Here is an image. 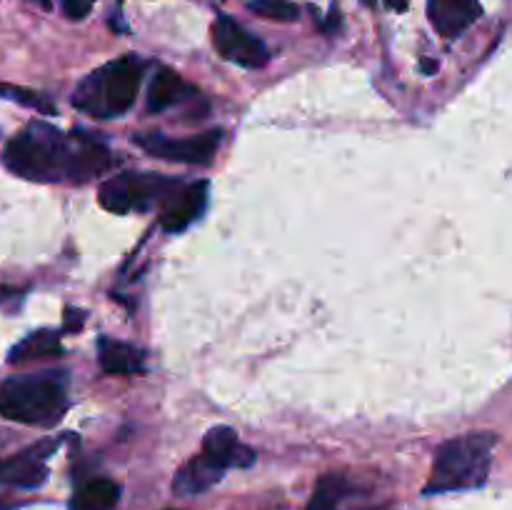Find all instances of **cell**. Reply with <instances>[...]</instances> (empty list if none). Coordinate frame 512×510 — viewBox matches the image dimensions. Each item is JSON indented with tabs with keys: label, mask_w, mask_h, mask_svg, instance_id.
Here are the masks:
<instances>
[{
	"label": "cell",
	"mask_w": 512,
	"mask_h": 510,
	"mask_svg": "<svg viewBox=\"0 0 512 510\" xmlns=\"http://www.w3.org/2000/svg\"><path fill=\"white\" fill-rule=\"evenodd\" d=\"M98 358L103 373L110 375H138L145 370L143 350L130 343H120V340L100 338Z\"/></svg>",
	"instance_id": "cell-12"
},
{
	"label": "cell",
	"mask_w": 512,
	"mask_h": 510,
	"mask_svg": "<svg viewBox=\"0 0 512 510\" xmlns=\"http://www.w3.org/2000/svg\"><path fill=\"white\" fill-rule=\"evenodd\" d=\"M145 63L135 55H123L110 60L103 68L85 75L83 83L75 88L73 103L93 118H118L133 108L143 83Z\"/></svg>",
	"instance_id": "cell-4"
},
{
	"label": "cell",
	"mask_w": 512,
	"mask_h": 510,
	"mask_svg": "<svg viewBox=\"0 0 512 510\" xmlns=\"http://www.w3.org/2000/svg\"><path fill=\"white\" fill-rule=\"evenodd\" d=\"M183 185L175 178L160 173H120L105 180L98 190V200L110 213H133L150 210L155 205H168Z\"/></svg>",
	"instance_id": "cell-5"
},
{
	"label": "cell",
	"mask_w": 512,
	"mask_h": 510,
	"mask_svg": "<svg viewBox=\"0 0 512 510\" xmlns=\"http://www.w3.org/2000/svg\"><path fill=\"white\" fill-rule=\"evenodd\" d=\"M0 98L13 100V103L25 105V108H33L43 115H55V105L45 98L43 93L30 88H20V85H10V83H0Z\"/></svg>",
	"instance_id": "cell-18"
},
{
	"label": "cell",
	"mask_w": 512,
	"mask_h": 510,
	"mask_svg": "<svg viewBox=\"0 0 512 510\" xmlns=\"http://www.w3.org/2000/svg\"><path fill=\"white\" fill-rule=\"evenodd\" d=\"M83 315L85 313H80V310H68V315H65V328L68 330L80 328V325H83Z\"/></svg>",
	"instance_id": "cell-22"
},
{
	"label": "cell",
	"mask_w": 512,
	"mask_h": 510,
	"mask_svg": "<svg viewBox=\"0 0 512 510\" xmlns=\"http://www.w3.org/2000/svg\"><path fill=\"white\" fill-rule=\"evenodd\" d=\"M420 68H423L425 75H435V70H438V63H435V60H430V58H423V60H420Z\"/></svg>",
	"instance_id": "cell-24"
},
{
	"label": "cell",
	"mask_w": 512,
	"mask_h": 510,
	"mask_svg": "<svg viewBox=\"0 0 512 510\" xmlns=\"http://www.w3.org/2000/svg\"><path fill=\"white\" fill-rule=\"evenodd\" d=\"M10 173L35 183H88L110 168V150L93 133L65 135L48 123H30L3 150Z\"/></svg>",
	"instance_id": "cell-1"
},
{
	"label": "cell",
	"mask_w": 512,
	"mask_h": 510,
	"mask_svg": "<svg viewBox=\"0 0 512 510\" xmlns=\"http://www.w3.org/2000/svg\"><path fill=\"white\" fill-rule=\"evenodd\" d=\"M33 3H38V5H40V8L50 10V0H33Z\"/></svg>",
	"instance_id": "cell-25"
},
{
	"label": "cell",
	"mask_w": 512,
	"mask_h": 510,
	"mask_svg": "<svg viewBox=\"0 0 512 510\" xmlns=\"http://www.w3.org/2000/svg\"><path fill=\"white\" fill-rule=\"evenodd\" d=\"M135 145L143 148L153 158L173 160V163L188 165H208L218 150L223 133L220 130H208V133L190 135V138H168L163 133H138Z\"/></svg>",
	"instance_id": "cell-6"
},
{
	"label": "cell",
	"mask_w": 512,
	"mask_h": 510,
	"mask_svg": "<svg viewBox=\"0 0 512 510\" xmlns=\"http://www.w3.org/2000/svg\"><path fill=\"white\" fill-rule=\"evenodd\" d=\"M498 445L495 433H468L448 440L438 448L425 495L473 490L488 480L493 465V450Z\"/></svg>",
	"instance_id": "cell-3"
},
{
	"label": "cell",
	"mask_w": 512,
	"mask_h": 510,
	"mask_svg": "<svg viewBox=\"0 0 512 510\" xmlns=\"http://www.w3.org/2000/svg\"><path fill=\"white\" fill-rule=\"evenodd\" d=\"M95 0H63V13L70 20H83L88 18V13L93 10Z\"/></svg>",
	"instance_id": "cell-20"
},
{
	"label": "cell",
	"mask_w": 512,
	"mask_h": 510,
	"mask_svg": "<svg viewBox=\"0 0 512 510\" xmlns=\"http://www.w3.org/2000/svg\"><path fill=\"white\" fill-rule=\"evenodd\" d=\"M220 478H223V470L215 468V465L200 453L195 455V458H190L188 463L175 473L173 490L178 495H183V498H190V495L205 493L208 488H213Z\"/></svg>",
	"instance_id": "cell-13"
},
{
	"label": "cell",
	"mask_w": 512,
	"mask_h": 510,
	"mask_svg": "<svg viewBox=\"0 0 512 510\" xmlns=\"http://www.w3.org/2000/svg\"><path fill=\"white\" fill-rule=\"evenodd\" d=\"M350 493H353V485L345 480V475L328 473L318 480L313 498L308 500L305 510H335Z\"/></svg>",
	"instance_id": "cell-17"
},
{
	"label": "cell",
	"mask_w": 512,
	"mask_h": 510,
	"mask_svg": "<svg viewBox=\"0 0 512 510\" xmlns=\"http://www.w3.org/2000/svg\"><path fill=\"white\" fill-rule=\"evenodd\" d=\"M205 200H208V183H203V180L183 188L165 205L163 215H160V228L168 230V233L185 230L193 220L200 218V213L205 208Z\"/></svg>",
	"instance_id": "cell-11"
},
{
	"label": "cell",
	"mask_w": 512,
	"mask_h": 510,
	"mask_svg": "<svg viewBox=\"0 0 512 510\" xmlns=\"http://www.w3.org/2000/svg\"><path fill=\"white\" fill-rule=\"evenodd\" d=\"M483 15L480 0H428V18L443 38H458Z\"/></svg>",
	"instance_id": "cell-10"
},
{
	"label": "cell",
	"mask_w": 512,
	"mask_h": 510,
	"mask_svg": "<svg viewBox=\"0 0 512 510\" xmlns=\"http://www.w3.org/2000/svg\"><path fill=\"white\" fill-rule=\"evenodd\" d=\"M365 3H373V0H365Z\"/></svg>",
	"instance_id": "cell-26"
},
{
	"label": "cell",
	"mask_w": 512,
	"mask_h": 510,
	"mask_svg": "<svg viewBox=\"0 0 512 510\" xmlns=\"http://www.w3.org/2000/svg\"><path fill=\"white\" fill-rule=\"evenodd\" d=\"M385 5H388L390 10H398V13H405L410 5V0H385Z\"/></svg>",
	"instance_id": "cell-23"
},
{
	"label": "cell",
	"mask_w": 512,
	"mask_h": 510,
	"mask_svg": "<svg viewBox=\"0 0 512 510\" xmlns=\"http://www.w3.org/2000/svg\"><path fill=\"white\" fill-rule=\"evenodd\" d=\"M200 453L225 473L230 468H250L255 463V450L248 448L243 440L238 438L233 428L228 425H218V428L208 430L203 438V450Z\"/></svg>",
	"instance_id": "cell-9"
},
{
	"label": "cell",
	"mask_w": 512,
	"mask_h": 510,
	"mask_svg": "<svg viewBox=\"0 0 512 510\" xmlns=\"http://www.w3.org/2000/svg\"><path fill=\"white\" fill-rule=\"evenodd\" d=\"M53 450L55 443H40L35 445V448L13 455V458L0 460V485L25 490H33L38 488V485H43L45 478H48L45 458H48Z\"/></svg>",
	"instance_id": "cell-8"
},
{
	"label": "cell",
	"mask_w": 512,
	"mask_h": 510,
	"mask_svg": "<svg viewBox=\"0 0 512 510\" xmlns=\"http://www.w3.org/2000/svg\"><path fill=\"white\" fill-rule=\"evenodd\" d=\"M58 355H63V345H60L58 333H53V330H38V333H30L28 338L20 340L18 345H13V350L8 353V363L20 365L40 358H58Z\"/></svg>",
	"instance_id": "cell-16"
},
{
	"label": "cell",
	"mask_w": 512,
	"mask_h": 510,
	"mask_svg": "<svg viewBox=\"0 0 512 510\" xmlns=\"http://www.w3.org/2000/svg\"><path fill=\"white\" fill-rule=\"evenodd\" d=\"M120 500V485L110 478L88 480L75 490L70 510H110Z\"/></svg>",
	"instance_id": "cell-15"
},
{
	"label": "cell",
	"mask_w": 512,
	"mask_h": 510,
	"mask_svg": "<svg viewBox=\"0 0 512 510\" xmlns=\"http://www.w3.org/2000/svg\"><path fill=\"white\" fill-rule=\"evenodd\" d=\"M213 45L225 60L243 65V68H263L270 60L263 40L250 35L243 25H238L228 15H220L213 23Z\"/></svg>",
	"instance_id": "cell-7"
},
{
	"label": "cell",
	"mask_w": 512,
	"mask_h": 510,
	"mask_svg": "<svg viewBox=\"0 0 512 510\" xmlns=\"http://www.w3.org/2000/svg\"><path fill=\"white\" fill-rule=\"evenodd\" d=\"M68 373L38 370L10 375L0 383V415L23 425H55L68 410Z\"/></svg>",
	"instance_id": "cell-2"
},
{
	"label": "cell",
	"mask_w": 512,
	"mask_h": 510,
	"mask_svg": "<svg viewBox=\"0 0 512 510\" xmlns=\"http://www.w3.org/2000/svg\"><path fill=\"white\" fill-rule=\"evenodd\" d=\"M320 28H323L325 33H335V30L340 28V10L338 8H330L328 18L320 20Z\"/></svg>",
	"instance_id": "cell-21"
},
{
	"label": "cell",
	"mask_w": 512,
	"mask_h": 510,
	"mask_svg": "<svg viewBox=\"0 0 512 510\" xmlns=\"http://www.w3.org/2000/svg\"><path fill=\"white\" fill-rule=\"evenodd\" d=\"M188 93H193V88L178 73H173L170 68H160L155 73L153 83H150L148 110L150 113H160V110L173 108L180 100L188 98Z\"/></svg>",
	"instance_id": "cell-14"
},
{
	"label": "cell",
	"mask_w": 512,
	"mask_h": 510,
	"mask_svg": "<svg viewBox=\"0 0 512 510\" xmlns=\"http://www.w3.org/2000/svg\"><path fill=\"white\" fill-rule=\"evenodd\" d=\"M248 8L260 18L278 20V23H295L300 18V10L293 0H250Z\"/></svg>",
	"instance_id": "cell-19"
}]
</instances>
